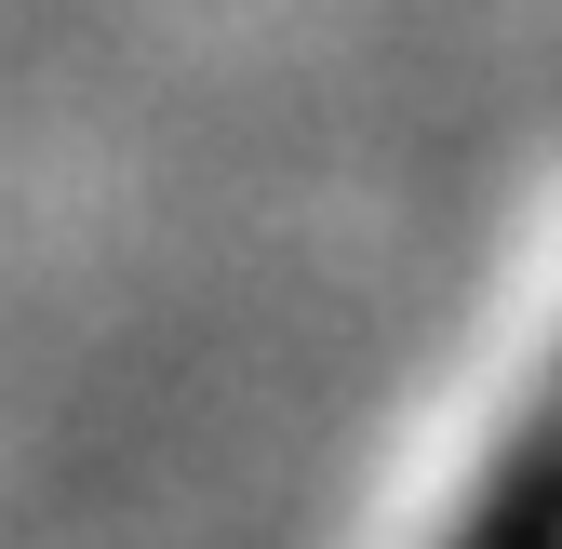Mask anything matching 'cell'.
Wrapping results in <instances>:
<instances>
[{
    "instance_id": "obj_1",
    "label": "cell",
    "mask_w": 562,
    "mask_h": 549,
    "mask_svg": "<svg viewBox=\"0 0 562 549\" xmlns=\"http://www.w3.org/2000/svg\"><path fill=\"white\" fill-rule=\"evenodd\" d=\"M469 549H562V429H536V442H522V469L482 496Z\"/></svg>"
}]
</instances>
